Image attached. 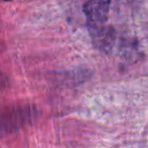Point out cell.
Instances as JSON below:
<instances>
[{
    "instance_id": "cell-3",
    "label": "cell",
    "mask_w": 148,
    "mask_h": 148,
    "mask_svg": "<svg viewBox=\"0 0 148 148\" xmlns=\"http://www.w3.org/2000/svg\"><path fill=\"white\" fill-rule=\"evenodd\" d=\"M29 111L23 110H12L7 112L0 113V133L1 132H8L12 128L18 127L22 123H24L28 119Z\"/></svg>"
},
{
    "instance_id": "cell-5",
    "label": "cell",
    "mask_w": 148,
    "mask_h": 148,
    "mask_svg": "<svg viewBox=\"0 0 148 148\" xmlns=\"http://www.w3.org/2000/svg\"><path fill=\"white\" fill-rule=\"evenodd\" d=\"M3 47H5V46H3V44H2L1 42H0V52H1L2 50H3Z\"/></svg>"
},
{
    "instance_id": "cell-4",
    "label": "cell",
    "mask_w": 148,
    "mask_h": 148,
    "mask_svg": "<svg viewBox=\"0 0 148 148\" xmlns=\"http://www.w3.org/2000/svg\"><path fill=\"white\" fill-rule=\"evenodd\" d=\"M7 84H8V77L3 73L0 72V90H2L5 87H7Z\"/></svg>"
},
{
    "instance_id": "cell-1",
    "label": "cell",
    "mask_w": 148,
    "mask_h": 148,
    "mask_svg": "<svg viewBox=\"0 0 148 148\" xmlns=\"http://www.w3.org/2000/svg\"><path fill=\"white\" fill-rule=\"evenodd\" d=\"M110 6L111 0H88L83 5V13L87 17L88 27L105 24L109 17Z\"/></svg>"
},
{
    "instance_id": "cell-2",
    "label": "cell",
    "mask_w": 148,
    "mask_h": 148,
    "mask_svg": "<svg viewBox=\"0 0 148 148\" xmlns=\"http://www.w3.org/2000/svg\"><path fill=\"white\" fill-rule=\"evenodd\" d=\"M89 34L91 36V40L94 45L101 50L102 52L110 53L113 49L116 42V31L112 27L103 25H94L88 27Z\"/></svg>"
}]
</instances>
